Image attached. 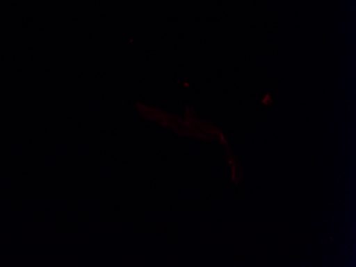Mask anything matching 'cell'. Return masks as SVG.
Here are the masks:
<instances>
[]
</instances>
